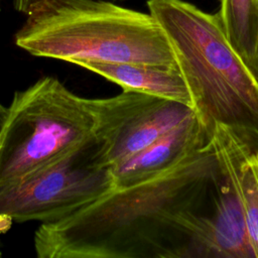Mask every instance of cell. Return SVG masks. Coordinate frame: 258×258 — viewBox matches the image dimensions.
Returning <instances> with one entry per match:
<instances>
[{
    "label": "cell",
    "instance_id": "obj_5",
    "mask_svg": "<svg viewBox=\"0 0 258 258\" xmlns=\"http://www.w3.org/2000/svg\"><path fill=\"white\" fill-rule=\"evenodd\" d=\"M113 187L94 135L80 147L0 190V232L12 223L56 221Z\"/></svg>",
    "mask_w": 258,
    "mask_h": 258
},
{
    "label": "cell",
    "instance_id": "obj_13",
    "mask_svg": "<svg viewBox=\"0 0 258 258\" xmlns=\"http://www.w3.org/2000/svg\"><path fill=\"white\" fill-rule=\"evenodd\" d=\"M247 67H248L249 71L251 72V74L253 75L254 79L256 80V82L258 84V36H257V41H256L254 53H253L252 58L249 61Z\"/></svg>",
    "mask_w": 258,
    "mask_h": 258
},
{
    "label": "cell",
    "instance_id": "obj_7",
    "mask_svg": "<svg viewBox=\"0 0 258 258\" xmlns=\"http://www.w3.org/2000/svg\"><path fill=\"white\" fill-rule=\"evenodd\" d=\"M209 142L220 175L212 211L191 240L188 258H253L237 186L238 166L249 149L221 124L213 126Z\"/></svg>",
    "mask_w": 258,
    "mask_h": 258
},
{
    "label": "cell",
    "instance_id": "obj_6",
    "mask_svg": "<svg viewBox=\"0 0 258 258\" xmlns=\"http://www.w3.org/2000/svg\"><path fill=\"white\" fill-rule=\"evenodd\" d=\"M95 137L101 157L110 167L141 150L195 115L179 102L134 91L92 99Z\"/></svg>",
    "mask_w": 258,
    "mask_h": 258
},
{
    "label": "cell",
    "instance_id": "obj_14",
    "mask_svg": "<svg viewBox=\"0 0 258 258\" xmlns=\"http://www.w3.org/2000/svg\"><path fill=\"white\" fill-rule=\"evenodd\" d=\"M6 114H7V108L4 107L0 103V134H1L3 126H4V122H5V119H6Z\"/></svg>",
    "mask_w": 258,
    "mask_h": 258
},
{
    "label": "cell",
    "instance_id": "obj_3",
    "mask_svg": "<svg viewBox=\"0 0 258 258\" xmlns=\"http://www.w3.org/2000/svg\"><path fill=\"white\" fill-rule=\"evenodd\" d=\"M14 40L33 56L73 64L97 60L177 68L157 20L110 0H39Z\"/></svg>",
    "mask_w": 258,
    "mask_h": 258
},
{
    "label": "cell",
    "instance_id": "obj_11",
    "mask_svg": "<svg viewBox=\"0 0 258 258\" xmlns=\"http://www.w3.org/2000/svg\"><path fill=\"white\" fill-rule=\"evenodd\" d=\"M237 186L250 248L258 258V150H248L241 158Z\"/></svg>",
    "mask_w": 258,
    "mask_h": 258
},
{
    "label": "cell",
    "instance_id": "obj_10",
    "mask_svg": "<svg viewBox=\"0 0 258 258\" xmlns=\"http://www.w3.org/2000/svg\"><path fill=\"white\" fill-rule=\"evenodd\" d=\"M217 13L226 37L248 66L258 36V4L256 0H220Z\"/></svg>",
    "mask_w": 258,
    "mask_h": 258
},
{
    "label": "cell",
    "instance_id": "obj_1",
    "mask_svg": "<svg viewBox=\"0 0 258 258\" xmlns=\"http://www.w3.org/2000/svg\"><path fill=\"white\" fill-rule=\"evenodd\" d=\"M220 165L210 145L138 183L113 187L56 221L41 223L39 258H188L210 215Z\"/></svg>",
    "mask_w": 258,
    "mask_h": 258
},
{
    "label": "cell",
    "instance_id": "obj_4",
    "mask_svg": "<svg viewBox=\"0 0 258 258\" xmlns=\"http://www.w3.org/2000/svg\"><path fill=\"white\" fill-rule=\"evenodd\" d=\"M92 99L43 77L14 93L0 134V190L91 140Z\"/></svg>",
    "mask_w": 258,
    "mask_h": 258
},
{
    "label": "cell",
    "instance_id": "obj_8",
    "mask_svg": "<svg viewBox=\"0 0 258 258\" xmlns=\"http://www.w3.org/2000/svg\"><path fill=\"white\" fill-rule=\"evenodd\" d=\"M209 142V132L195 114L178 126L109 167L114 187L132 185L174 166Z\"/></svg>",
    "mask_w": 258,
    "mask_h": 258
},
{
    "label": "cell",
    "instance_id": "obj_9",
    "mask_svg": "<svg viewBox=\"0 0 258 258\" xmlns=\"http://www.w3.org/2000/svg\"><path fill=\"white\" fill-rule=\"evenodd\" d=\"M74 64L106 78L125 91L168 99L192 108L188 89L177 68L97 60H80Z\"/></svg>",
    "mask_w": 258,
    "mask_h": 258
},
{
    "label": "cell",
    "instance_id": "obj_2",
    "mask_svg": "<svg viewBox=\"0 0 258 258\" xmlns=\"http://www.w3.org/2000/svg\"><path fill=\"white\" fill-rule=\"evenodd\" d=\"M207 131L229 128L250 151L258 150V84L234 50L217 13L183 0H148Z\"/></svg>",
    "mask_w": 258,
    "mask_h": 258
},
{
    "label": "cell",
    "instance_id": "obj_17",
    "mask_svg": "<svg viewBox=\"0 0 258 258\" xmlns=\"http://www.w3.org/2000/svg\"><path fill=\"white\" fill-rule=\"evenodd\" d=\"M0 255H1V253H0Z\"/></svg>",
    "mask_w": 258,
    "mask_h": 258
},
{
    "label": "cell",
    "instance_id": "obj_15",
    "mask_svg": "<svg viewBox=\"0 0 258 258\" xmlns=\"http://www.w3.org/2000/svg\"><path fill=\"white\" fill-rule=\"evenodd\" d=\"M1 245H2V244H1V241H0V247H1Z\"/></svg>",
    "mask_w": 258,
    "mask_h": 258
},
{
    "label": "cell",
    "instance_id": "obj_16",
    "mask_svg": "<svg viewBox=\"0 0 258 258\" xmlns=\"http://www.w3.org/2000/svg\"><path fill=\"white\" fill-rule=\"evenodd\" d=\"M257 1V4H258V0H256Z\"/></svg>",
    "mask_w": 258,
    "mask_h": 258
},
{
    "label": "cell",
    "instance_id": "obj_12",
    "mask_svg": "<svg viewBox=\"0 0 258 258\" xmlns=\"http://www.w3.org/2000/svg\"><path fill=\"white\" fill-rule=\"evenodd\" d=\"M39 0H13L14 9L18 12L27 15L32 6ZM110 1H123V0H110Z\"/></svg>",
    "mask_w": 258,
    "mask_h": 258
}]
</instances>
